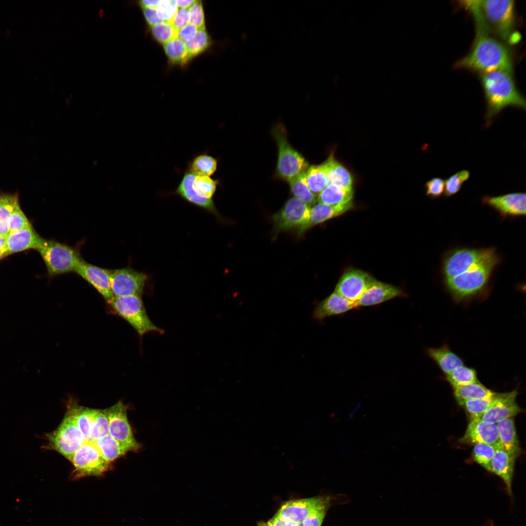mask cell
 I'll use <instances>...</instances> for the list:
<instances>
[{
	"label": "cell",
	"instance_id": "6da1fadb",
	"mask_svg": "<svg viewBox=\"0 0 526 526\" xmlns=\"http://www.w3.org/2000/svg\"><path fill=\"white\" fill-rule=\"evenodd\" d=\"M458 4L472 16L476 32L492 35L509 45L520 40L516 30L515 1L469 0L459 1Z\"/></svg>",
	"mask_w": 526,
	"mask_h": 526
},
{
	"label": "cell",
	"instance_id": "7a4b0ae2",
	"mask_svg": "<svg viewBox=\"0 0 526 526\" xmlns=\"http://www.w3.org/2000/svg\"><path fill=\"white\" fill-rule=\"evenodd\" d=\"M454 66L479 74L500 70L513 72V55L509 45L501 40L476 32L470 50Z\"/></svg>",
	"mask_w": 526,
	"mask_h": 526
},
{
	"label": "cell",
	"instance_id": "3957f363",
	"mask_svg": "<svg viewBox=\"0 0 526 526\" xmlns=\"http://www.w3.org/2000/svg\"><path fill=\"white\" fill-rule=\"evenodd\" d=\"M479 78L486 103V127L506 108L525 111L526 98L518 89L513 72L496 70L479 74Z\"/></svg>",
	"mask_w": 526,
	"mask_h": 526
},
{
	"label": "cell",
	"instance_id": "277c9868",
	"mask_svg": "<svg viewBox=\"0 0 526 526\" xmlns=\"http://www.w3.org/2000/svg\"><path fill=\"white\" fill-rule=\"evenodd\" d=\"M499 262L494 248L470 269L444 280L445 285L455 301H461L479 295L487 287L491 274Z\"/></svg>",
	"mask_w": 526,
	"mask_h": 526
},
{
	"label": "cell",
	"instance_id": "5b68a950",
	"mask_svg": "<svg viewBox=\"0 0 526 526\" xmlns=\"http://www.w3.org/2000/svg\"><path fill=\"white\" fill-rule=\"evenodd\" d=\"M107 304L110 312L126 320L141 338L149 333H164V330L156 326L151 321L141 297H114Z\"/></svg>",
	"mask_w": 526,
	"mask_h": 526
},
{
	"label": "cell",
	"instance_id": "8992f818",
	"mask_svg": "<svg viewBox=\"0 0 526 526\" xmlns=\"http://www.w3.org/2000/svg\"><path fill=\"white\" fill-rule=\"evenodd\" d=\"M38 251L50 277L74 272L84 260L77 249L55 240H46Z\"/></svg>",
	"mask_w": 526,
	"mask_h": 526
},
{
	"label": "cell",
	"instance_id": "52a82bcc",
	"mask_svg": "<svg viewBox=\"0 0 526 526\" xmlns=\"http://www.w3.org/2000/svg\"><path fill=\"white\" fill-rule=\"evenodd\" d=\"M273 134L278 149L276 175L289 182L307 169L308 163L289 143L284 129L276 126L273 129Z\"/></svg>",
	"mask_w": 526,
	"mask_h": 526
},
{
	"label": "cell",
	"instance_id": "ba28073f",
	"mask_svg": "<svg viewBox=\"0 0 526 526\" xmlns=\"http://www.w3.org/2000/svg\"><path fill=\"white\" fill-rule=\"evenodd\" d=\"M74 466L70 479L78 480L87 476H102L111 468L92 442H86L70 460Z\"/></svg>",
	"mask_w": 526,
	"mask_h": 526
},
{
	"label": "cell",
	"instance_id": "9c48e42d",
	"mask_svg": "<svg viewBox=\"0 0 526 526\" xmlns=\"http://www.w3.org/2000/svg\"><path fill=\"white\" fill-rule=\"evenodd\" d=\"M46 437L47 447L57 451L69 461L86 442L74 418L68 412L58 428L47 434Z\"/></svg>",
	"mask_w": 526,
	"mask_h": 526
},
{
	"label": "cell",
	"instance_id": "30bf717a",
	"mask_svg": "<svg viewBox=\"0 0 526 526\" xmlns=\"http://www.w3.org/2000/svg\"><path fill=\"white\" fill-rule=\"evenodd\" d=\"M107 416L109 433L126 451L136 452L140 448L129 422L126 406L121 401L103 410Z\"/></svg>",
	"mask_w": 526,
	"mask_h": 526
},
{
	"label": "cell",
	"instance_id": "8fae6325",
	"mask_svg": "<svg viewBox=\"0 0 526 526\" xmlns=\"http://www.w3.org/2000/svg\"><path fill=\"white\" fill-rule=\"evenodd\" d=\"M310 207L295 197L288 199L283 207L273 216L276 232L297 229L301 235L309 217Z\"/></svg>",
	"mask_w": 526,
	"mask_h": 526
},
{
	"label": "cell",
	"instance_id": "7c38bea8",
	"mask_svg": "<svg viewBox=\"0 0 526 526\" xmlns=\"http://www.w3.org/2000/svg\"><path fill=\"white\" fill-rule=\"evenodd\" d=\"M148 275L130 267L111 270L110 283L113 297L142 296Z\"/></svg>",
	"mask_w": 526,
	"mask_h": 526
},
{
	"label": "cell",
	"instance_id": "4fadbf2b",
	"mask_svg": "<svg viewBox=\"0 0 526 526\" xmlns=\"http://www.w3.org/2000/svg\"><path fill=\"white\" fill-rule=\"evenodd\" d=\"M489 249L462 248L449 253L443 263L444 280L464 273L486 256Z\"/></svg>",
	"mask_w": 526,
	"mask_h": 526
},
{
	"label": "cell",
	"instance_id": "5bb4252c",
	"mask_svg": "<svg viewBox=\"0 0 526 526\" xmlns=\"http://www.w3.org/2000/svg\"><path fill=\"white\" fill-rule=\"evenodd\" d=\"M329 503L331 499L328 496L291 500L283 504L276 515L285 522L302 524L313 511Z\"/></svg>",
	"mask_w": 526,
	"mask_h": 526
},
{
	"label": "cell",
	"instance_id": "9a60e30c",
	"mask_svg": "<svg viewBox=\"0 0 526 526\" xmlns=\"http://www.w3.org/2000/svg\"><path fill=\"white\" fill-rule=\"evenodd\" d=\"M376 280L361 270L351 269L340 278L335 292L352 302H356Z\"/></svg>",
	"mask_w": 526,
	"mask_h": 526
},
{
	"label": "cell",
	"instance_id": "2e32d148",
	"mask_svg": "<svg viewBox=\"0 0 526 526\" xmlns=\"http://www.w3.org/2000/svg\"><path fill=\"white\" fill-rule=\"evenodd\" d=\"M111 269L103 268L83 260L74 272L95 288L108 303L114 297L110 283Z\"/></svg>",
	"mask_w": 526,
	"mask_h": 526
},
{
	"label": "cell",
	"instance_id": "e0dca14e",
	"mask_svg": "<svg viewBox=\"0 0 526 526\" xmlns=\"http://www.w3.org/2000/svg\"><path fill=\"white\" fill-rule=\"evenodd\" d=\"M526 199L525 192H513L497 196L486 195L482 202L503 217H518L526 215Z\"/></svg>",
	"mask_w": 526,
	"mask_h": 526
},
{
	"label": "cell",
	"instance_id": "ac0fdd59",
	"mask_svg": "<svg viewBox=\"0 0 526 526\" xmlns=\"http://www.w3.org/2000/svg\"><path fill=\"white\" fill-rule=\"evenodd\" d=\"M517 391L499 393L497 399L480 418L485 422L496 424L500 421L513 417L521 411L516 401Z\"/></svg>",
	"mask_w": 526,
	"mask_h": 526
},
{
	"label": "cell",
	"instance_id": "d6986e66",
	"mask_svg": "<svg viewBox=\"0 0 526 526\" xmlns=\"http://www.w3.org/2000/svg\"><path fill=\"white\" fill-rule=\"evenodd\" d=\"M459 442L468 444L485 443L496 445L499 443L496 424L487 423L480 418H472Z\"/></svg>",
	"mask_w": 526,
	"mask_h": 526
},
{
	"label": "cell",
	"instance_id": "ffe728a7",
	"mask_svg": "<svg viewBox=\"0 0 526 526\" xmlns=\"http://www.w3.org/2000/svg\"><path fill=\"white\" fill-rule=\"evenodd\" d=\"M46 241L32 225L10 232L6 237V248L9 255L29 249L38 251Z\"/></svg>",
	"mask_w": 526,
	"mask_h": 526
},
{
	"label": "cell",
	"instance_id": "44dd1931",
	"mask_svg": "<svg viewBox=\"0 0 526 526\" xmlns=\"http://www.w3.org/2000/svg\"><path fill=\"white\" fill-rule=\"evenodd\" d=\"M195 174L187 169L185 171L180 182L173 193L187 202L211 213L218 220L222 218L217 209L213 199H207L199 196L193 191L192 184Z\"/></svg>",
	"mask_w": 526,
	"mask_h": 526
},
{
	"label": "cell",
	"instance_id": "7402d4cb",
	"mask_svg": "<svg viewBox=\"0 0 526 526\" xmlns=\"http://www.w3.org/2000/svg\"><path fill=\"white\" fill-rule=\"evenodd\" d=\"M405 296V293L400 288L376 280L365 291L356 304L357 307L375 305L396 297Z\"/></svg>",
	"mask_w": 526,
	"mask_h": 526
},
{
	"label": "cell",
	"instance_id": "603a6c76",
	"mask_svg": "<svg viewBox=\"0 0 526 526\" xmlns=\"http://www.w3.org/2000/svg\"><path fill=\"white\" fill-rule=\"evenodd\" d=\"M357 308L356 302H352L334 292L315 307L312 318L322 322L325 318L346 313Z\"/></svg>",
	"mask_w": 526,
	"mask_h": 526
},
{
	"label": "cell",
	"instance_id": "cb8c5ba5",
	"mask_svg": "<svg viewBox=\"0 0 526 526\" xmlns=\"http://www.w3.org/2000/svg\"><path fill=\"white\" fill-rule=\"evenodd\" d=\"M515 459L505 450L500 443L496 445L495 452L491 463L490 471L504 482L507 492L512 497L511 485L514 470Z\"/></svg>",
	"mask_w": 526,
	"mask_h": 526
},
{
	"label": "cell",
	"instance_id": "d4e9b609",
	"mask_svg": "<svg viewBox=\"0 0 526 526\" xmlns=\"http://www.w3.org/2000/svg\"><path fill=\"white\" fill-rule=\"evenodd\" d=\"M312 207H310L309 219L302 229L301 234L312 226L345 213L351 209L354 205L351 201L337 206H331L318 203Z\"/></svg>",
	"mask_w": 526,
	"mask_h": 526
},
{
	"label": "cell",
	"instance_id": "484cf974",
	"mask_svg": "<svg viewBox=\"0 0 526 526\" xmlns=\"http://www.w3.org/2000/svg\"><path fill=\"white\" fill-rule=\"evenodd\" d=\"M326 175L328 184L352 189L353 178L347 169L339 163L331 154L322 164Z\"/></svg>",
	"mask_w": 526,
	"mask_h": 526
},
{
	"label": "cell",
	"instance_id": "4316f807",
	"mask_svg": "<svg viewBox=\"0 0 526 526\" xmlns=\"http://www.w3.org/2000/svg\"><path fill=\"white\" fill-rule=\"evenodd\" d=\"M499 442L515 459L519 452V445L513 417L503 419L496 424Z\"/></svg>",
	"mask_w": 526,
	"mask_h": 526
},
{
	"label": "cell",
	"instance_id": "83f0119b",
	"mask_svg": "<svg viewBox=\"0 0 526 526\" xmlns=\"http://www.w3.org/2000/svg\"><path fill=\"white\" fill-rule=\"evenodd\" d=\"M427 352L429 357L437 363L445 375L464 365L463 360L447 345L429 348Z\"/></svg>",
	"mask_w": 526,
	"mask_h": 526
},
{
	"label": "cell",
	"instance_id": "f1b7e54d",
	"mask_svg": "<svg viewBox=\"0 0 526 526\" xmlns=\"http://www.w3.org/2000/svg\"><path fill=\"white\" fill-rule=\"evenodd\" d=\"M354 192L352 189H347L333 185L328 186L318 195L317 201L319 203L331 206L341 205L351 202Z\"/></svg>",
	"mask_w": 526,
	"mask_h": 526
},
{
	"label": "cell",
	"instance_id": "f546056e",
	"mask_svg": "<svg viewBox=\"0 0 526 526\" xmlns=\"http://www.w3.org/2000/svg\"><path fill=\"white\" fill-rule=\"evenodd\" d=\"M97 409H93L79 406L70 405L68 412L74 418L76 426L79 429L86 442L91 441L92 426Z\"/></svg>",
	"mask_w": 526,
	"mask_h": 526
},
{
	"label": "cell",
	"instance_id": "4dcf8cb0",
	"mask_svg": "<svg viewBox=\"0 0 526 526\" xmlns=\"http://www.w3.org/2000/svg\"><path fill=\"white\" fill-rule=\"evenodd\" d=\"M218 160L207 152L195 155L188 162L187 169L195 175L211 176L216 172Z\"/></svg>",
	"mask_w": 526,
	"mask_h": 526
},
{
	"label": "cell",
	"instance_id": "1f68e13d",
	"mask_svg": "<svg viewBox=\"0 0 526 526\" xmlns=\"http://www.w3.org/2000/svg\"><path fill=\"white\" fill-rule=\"evenodd\" d=\"M453 388L454 396L461 405L466 401L488 397L495 393L478 381Z\"/></svg>",
	"mask_w": 526,
	"mask_h": 526
},
{
	"label": "cell",
	"instance_id": "d6a6232c",
	"mask_svg": "<svg viewBox=\"0 0 526 526\" xmlns=\"http://www.w3.org/2000/svg\"><path fill=\"white\" fill-rule=\"evenodd\" d=\"M93 443L103 457L111 464L127 453L119 444L109 434L99 439Z\"/></svg>",
	"mask_w": 526,
	"mask_h": 526
},
{
	"label": "cell",
	"instance_id": "836d02e7",
	"mask_svg": "<svg viewBox=\"0 0 526 526\" xmlns=\"http://www.w3.org/2000/svg\"><path fill=\"white\" fill-rule=\"evenodd\" d=\"M304 177L308 188L317 197L328 185L321 164L308 167L304 172Z\"/></svg>",
	"mask_w": 526,
	"mask_h": 526
},
{
	"label": "cell",
	"instance_id": "e575fe53",
	"mask_svg": "<svg viewBox=\"0 0 526 526\" xmlns=\"http://www.w3.org/2000/svg\"><path fill=\"white\" fill-rule=\"evenodd\" d=\"M163 47L168 58L173 64L183 65L191 58L185 43L177 37L163 44Z\"/></svg>",
	"mask_w": 526,
	"mask_h": 526
},
{
	"label": "cell",
	"instance_id": "d590c367",
	"mask_svg": "<svg viewBox=\"0 0 526 526\" xmlns=\"http://www.w3.org/2000/svg\"><path fill=\"white\" fill-rule=\"evenodd\" d=\"M304 172L292 179L289 183L294 197L310 207L315 204L317 197L308 188L305 181Z\"/></svg>",
	"mask_w": 526,
	"mask_h": 526
},
{
	"label": "cell",
	"instance_id": "8d00e7d4",
	"mask_svg": "<svg viewBox=\"0 0 526 526\" xmlns=\"http://www.w3.org/2000/svg\"><path fill=\"white\" fill-rule=\"evenodd\" d=\"M219 184L218 179L205 175H195L192 188L199 196L207 199H213Z\"/></svg>",
	"mask_w": 526,
	"mask_h": 526
},
{
	"label": "cell",
	"instance_id": "74e56055",
	"mask_svg": "<svg viewBox=\"0 0 526 526\" xmlns=\"http://www.w3.org/2000/svg\"><path fill=\"white\" fill-rule=\"evenodd\" d=\"M446 376V379L453 388L478 381L475 370L464 365L456 368Z\"/></svg>",
	"mask_w": 526,
	"mask_h": 526
},
{
	"label": "cell",
	"instance_id": "f35d334b",
	"mask_svg": "<svg viewBox=\"0 0 526 526\" xmlns=\"http://www.w3.org/2000/svg\"><path fill=\"white\" fill-rule=\"evenodd\" d=\"M499 394V393H495L488 397L467 400L462 405H464L472 418H480L497 399Z\"/></svg>",
	"mask_w": 526,
	"mask_h": 526
},
{
	"label": "cell",
	"instance_id": "ab89813d",
	"mask_svg": "<svg viewBox=\"0 0 526 526\" xmlns=\"http://www.w3.org/2000/svg\"><path fill=\"white\" fill-rule=\"evenodd\" d=\"M496 445L478 443L474 444L473 449V455L475 460L489 471L491 463L496 450Z\"/></svg>",
	"mask_w": 526,
	"mask_h": 526
},
{
	"label": "cell",
	"instance_id": "60d3db41",
	"mask_svg": "<svg viewBox=\"0 0 526 526\" xmlns=\"http://www.w3.org/2000/svg\"><path fill=\"white\" fill-rule=\"evenodd\" d=\"M185 43L191 58L206 50L211 44V39L206 29H198L195 37Z\"/></svg>",
	"mask_w": 526,
	"mask_h": 526
},
{
	"label": "cell",
	"instance_id": "b9f144b4",
	"mask_svg": "<svg viewBox=\"0 0 526 526\" xmlns=\"http://www.w3.org/2000/svg\"><path fill=\"white\" fill-rule=\"evenodd\" d=\"M470 175L469 170L464 169L457 172L445 180V196L449 197L458 192L464 183L469 179Z\"/></svg>",
	"mask_w": 526,
	"mask_h": 526
},
{
	"label": "cell",
	"instance_id": "7bdbcfd3",
	"mask_svg": "<svg viewBox=\"0 0 526 526\" xmlns=\"http://www.w3.org/2000/svg\"><path fill=\"white\" fill-rule=\"evenodd\" d=\"M19 205V194H0V223H8V219Z\"/></svg>",
	"mask_w": 526,
	"mask_h": 526
},
{
	"label": "cell",
	"instance_id": "ee69618b",
	"mask_svg": "<svg viewBox=\"0 0 526 526\" xmlns=\"http://www.w3.org/2000/svg\"><path fill=\"white\" fill-rule=\"evenodd\" d=\"M109 433L108 421L103 410H97L91 431V441L94 443Z\"/></svg>",
	"mask_w": 526,
	"mask_h": 526
},
{
	"label": "cell",
	"instance_id": "f6af8a7d",
	"mask_svg": "<svg viewBox=\"0 0 526 526\" xmlns=\"http://www.w3.org/2000/svg\"><path fill=\"white\" fill-rule=\"evenodd\" d=\"M151 31L154 38L163 44L177 37V31L168 22L161 21L153 25Z\"/></svg>",
	"mask_w": 526,
	"mask_h": 526
},
{
	"label": "cell",
	"instance_id": "bcb514c9",
	"mask_svg": "<svg viewBox=\"0 0 526 526\" xmlns=\"http://www.w3.org/2000/svg\"><path fill=\"white\" fill-rule=\"evenodd\" d=\"M178 9L175 0H160L156 7L157 14L160 20L170 24Z\"/></svg>",
	"mask_w": 526,
	"mask_h": 526
},
{
	"label": "cell",
	"instance_id": "7dc6e473",
	"mask_svg": "<svg viewBox=\"0 0 526 526\" xmlns=\"http://www.w3.org/2000/svg\"><path fill=\"white\" fill-rule=\"evenodd\" d=\"M8 223L10 232H15L32 225L19 205L10 215Z\"/></svg>",
	"mask_w": 526,
	"mask_h": 526
},
{
	"label": "cell",
	"instance_id": "c3c4849f",
	"mask_svg": "<svg viewBox=\"0 0 526 526\" xmlns=\"http://www.w3.org/2000/svg\"><path fill=\"white\" fill-rule=\"evenodd\" d=\"M189 23L195 26L198 29H206L205 15L202 1L196 0L189 7Z\"/></svg>",
	"mask_w": 526,
	"mask_h": 526
},
{
	"label": "cell",
	"instance_id": "681fc988",
	"mask_svg": "<svg viewBox=\"0 0 526 526\" xmlns=\"http://www.w3.org/2000/svg\"><path fill=\"white\" fill-rule=\"evenodd\" d=\"M425 187L426 195L433 199L440 197L444 193L445 180L439 177H434L427 181Z\"/></svg>",
	"mask_w": 526,
	"mask_h": 526
},
{
	"label": "cell",
	"instance_id": "f907efd6",
	"mask_svg": "<svg viewBox=\"0 0 526 526\" xmlns=\"http://www.w3.org/2000/svg\"><path fill=\"white\" fill-rule=\"evenodd\" d=\"M330 503L326 504L311 513L302 523V526H321Z\"/></svg>",
	"mask_w": 526,
	"mask_h": 526
},
{
	"label": "cell",
	"instance_id": "816d5d0a",
	"mask_svg": "<svg viewBox=\"0 0 526 526\" xmlns=\"http://www.w3.org/2000/svg\"><path fill=\"white\" fill-rule=\"evenodd\" d=\"M190 16L188 9L178 8L171 24L178 31L189 23Z\"/></svg>",
	"mask_w": 526,
	"mask_h": 526
},
{
	"label": "cell",
	"instance_id": "f5cc1de1",
	"mask_svg": "<svg viewBox=\"0 0 526 526\" xmlns=\"http://www.w3.org/2000/svg\"><path fill=\"white\" fill-rule=\"evenodd\" d=\"M197 28L189 23L177 31V38L184 42L191 40L195 36Z\"/></svg>",
	"mask_w": 526,
	"mask_h": 526
},
{
	"label": "cell",
	"instance_id": "db71d44e",
	"mask_svg": "<svg viewBox=\"0 0 526 526\" xmlns=\"http://www.w3.org/2000/svg\"><path fill=\"white\" fill-rule=\"evenodd\" d=\"M142 9L145 20L150 27L161 22L158 17L156 8H145Z\"/></svg>",
	"mask_w": 526,
	"mask_h": 526
},
{
	"label": "cell",
	"instance_id": "11a10c76",
	"mask_svg": "<svg viewBox=\"0 0 526 526\" xmlns=\"http://www.w3.org/2000/svg\"><path fill=\"white\" fill-rule=\"evenodd\" d=\"M159 1L158 0H143L139 1V4L142 8H156Z\"/></svg>",
	"mask_w": 526,
	"mask_h": 526
},
{
	"label": "cell",
	"instance_id": "9f6ffc18",
	"mask_svg": "<svg viewBox=\"0 0 526 526\" xmlns=\"http://www.w3.org/2000/svg\"><path fill=\"white\" fill-rule=\"evenodd\" d=\"M285 524V521L275 515L266 524V526H284Z\"/></svg>",
	"mask_w": 526,
	"mask_h": 526
},
{
	"label": "cell",
	"instance_id": "6f0895ef",
	"mask_svg": "<svg viewBox=\"0 0 526 526\" xmlns=\"http://www.w3.org/2000/svg\"><path fill=\"white\" fill-rule=\"evenodd\" d=\"M195 0H176V3L178 8L188 9L189 7L194 2Z\"/></svg>",
	"mask_w": 526,
	"mask_h": 526
},
{
	"label": "cell",
	"instance_id": "680465c9",
	"mask_svg": "<svg viewBox=\"0 0 526 526\" xmlns=\"http://www.w3.org/2000/svg\"><path fill=\"white\" fill-rule=\"evenodd\" d=\"M7 250L6 237L0 235V250Z\"/></svg>",
	"mask_w": 526,
	"mask_h": 526
},
{
	"label": "cell",
	"instance_id": "91938a15",
	"mask_svg": "<svg viewBox=\"0 0 526 526\" xmlns=\"http://www.w3.org/2000/svg\"><path fill=\"white\" fill-rule=\"evenodd\" d=\"M284 526H302V524L291 521L285 522Z\"/></svg>",
	"mask_w": 526,
	"mask_h": 526
},
{
	"label": "cell",
	"instance_id": "94428289",
	"mask_svg": "<svg viewBox=\"0 0 526 526\" xmlns=\"http://www.w3.org/2000/svg\"><path fill=\"white\" fill-rule=\"evenodd\" d=\"M9 255V253H8V251H7V250L6 249V250H0V261L1 260L3 259V258H5L6 257L8 256Z\"/></svg>",
	"mask_w": 526,
	"mask_h": 526
},
{
	"label": "cell",
	"instance_id": "6125c7cd",
	"mask_svg": "<svg viewBox=\"0 0 526 526\" xmlns=\"http://www.w3.org/2000/svg\"><path fill=\"white\" fill-rule=\"evenodd\" d=\"M260 526H266V524H261Z\"/></svg>",
	"mask_w": 526,
	"mask_h": 526
}]
</instances>
